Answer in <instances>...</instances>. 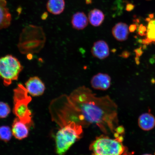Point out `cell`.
<instances>
[{
  "label": "cell",
  "instance_id": "obj_1",
  "mask_svg": "<svg viewBox=\"0 0 155 155\" xmlns=\"http://www.w3.org/2000/svg\"><path fill=\"white\" fill-rule=\"evenodd\" d=\"M57 110L65 124L73 121L83 128L95 125L106 134L115 133L119 125L115 102L108 96H97L85 86L75 89L69 96L58 97Z\"/></svg>",
  "mask_w": 155,
  "mask_h": 155
},
{
  "label": "cell",
  "instance_id": "obj_2",
  "mask_svg": "<svg viewBox=\"0 0 155 155\" xmlns=\"http://www.w3.org/2000/svg\"><path fill=\"white\" fill-rule=\"evenodd\" d=\"M82 126L71 122L60 128L55 137L56 152L58 155H64L75 141L82 137Z\"/></svg>",
  "mask_w": 155,
  "mask_h": 155
},
{
  "label": "cell",
  "instance_id": "obj_3",
  "mask_svg": "<svg viewBox=\"0 0 155 155\" xmlns=\"http://www.w3.org/2000/svg\"><path fill=\"white\" fill-rule=\"evenodd\" d=\"M13 111L17 118L29 127L34 125L31 111L28 107L32 98L28 95L26 89L22 84H19L13 91Z\"/></svg>",
  "mask_w": 155,
  "mask_h": 155
},
{
  "label": "cell",
  "instance_id": "obj_4",
  "mask_svg": "<svg viewBox=\"0 0 155 155\" xmlns=\"http://www.w3.org/2000/svg\"><path fill=\"white\" fill-rule=\"evenodd\" d=\"M123 137L111 139L106 136L97 137L90 146V150L96 155H122L127 151L122 141Z\"/></svg>",
  "mask_w": 155,
  "mask_h": 155
},
{
  "label": "cell",
  "instance_id": "obj_5",
  "mask_svg": "<svg viewBox=\"0 0 155 155\" xmlns=\"http://www.w3.org/2000/svg\"><path fill=\"white\" fill-rule=\"evenodd\" d=\"M23 67L16 58L8 55L0 58V78L4 85L8 86L13 81L18 80Z\"/></svg>",
  "mask_w": 155,
  "mask_h": 155
},
{
  "label": "cell",
  "instance_id": "obj_6",
  "mask_svg": "<svg viewBox=\"0 0 155 155\" xmlns=\"http://www.w3.org/2000/svg\"><path fill=\"white\" fill-rule=\"evenodd\" d=\"M25 88L31 95L39 96L43 94L45 90L44 83L37 76L31 77L25 83Z\"/></svg>",
  "mask_w": 155,
  "mask_h": 155
},
{
  "label": "cell",
  "instance_id": "obj_7",
  "mask_svg": "<svg viewBox=\"0 0 155 155\" xmlns=\"http://www.w3.org/2000/svg\"><path fill=\"white\" fill-rule=\"evenodd\" d=\"M111 77L106 73H97L93 76L91 80V86L96 90H107L111 86Z\"/></svg>",
  "mask_w": 155,
  "mask_h": 155
},
{
  "label": "cell",
  "instance_id": "obj_8",
  "mask_svg": "<svg viewBox=\"0 0 155 155\" xmlns=\"http://www.w3.org/2000/svg\"><path fill=\"white\" fill-rule=\"evenodd\" d=\"M91 53L94 58L100 60L106 59L109 55L110 49L107 43L104 40L94 42L91 49Z\"/></svg>",
  "mask_w": 155,
  "mask_h": 155
},
{
  "label": "cell",
  "instance_id": "obj_9",
  "mask_svg": "<svg viewBox=\"0 0 155 155\" xmlns=\"http://www.w3.org/2000/svg\"><path fill=\"white\" fill-rule=\"evenodd\" d=\"M30 127L18 118H15L12 125V135L15 138L19 140L26 138L28 136Z\"/></svg>",
  "mask_w": 155,
  "mask_h": 155
},
{
  "label": "cell",
  "instance_id": "obj_10",
  "mask_svg": "<svg viewBox=\"0 0 155 155\" xmlns=\"http://www.w3.org/2000/svg\"><path fill=\"white\" fill-rule=\"evenodd\" d=\"M11 21L12 15L7 7L6 0H0V30L8 28Z\"/></svg>",
  "mask_w": 155,
  "mask_h": 155
},
{
  "label": "cell",
  "instance_id": "obj_11",
  "mask_svg": "<svg viewBox=\"0 0 155 155\" xmlns=\"http://www.w3.org/2000/svg\"><path fill=\"white\" fill-rule=\"evenodd\" d=\"M139 127L143 130L150 131L155 127V118L150 113L141 114L138 119Z\"/></svg>",
  "mask_w": 155,
  "mask_h": 155
},
{
  "label": "cell",
  "instance_id": "obj_12",
  "mask_svg": "<svg viewBox=\"0 0 155 155\" xmlns=\"http://www.w3.org/2000/svg\"><path fill=\"white\" fill-rule=\"evenodd\" d=\"M88 24V19L83 12H77L73 15L71 24L75 30H81L86 28Z\"/></svg>",
  "mask_w": 155,
  "mask_h": 155
},
{
  "label": "cell",
  "instance_id": "obj_13",
  "mask_svg": "<svg viewBox=\"0 0 155 155\" xmlns=\"http://www.w3.org/2000/svg\"><path fill=\"white\" fill-rule=\"evenodd\" d=\"M112 32L116 40L120 41H124L128 37V27L125 23H118L112 28Z\"/></svg>",
  "mask_w": 155,
  "mask_h": 155
},
{
  "label": "cell",
  "instance_id": "obj_14",
  "mask_svg": "<svg viewBox=\"0 0 155 155\" xmlns=\"http://www.w3.org/2000/svg\"><path fill=\"white\" fill-rule=\"evenodd\" d=\"M65 7L64 0H48L46 8L50 13L59 15L63 12Z\"/></svg>",
  "mask_w": 155,
  "mask_h": 155
},
{
  "label": "cell",
  "instance_id": "obj_15",
  "mask_svg": "<svg viewBox=\"0 0 155 155\" xmlns=\"http://www.w3.org/2000/svg\"><path fill=\"white\" fill-rule=\"evenodd\" d=\"M88 18L89 22L92 26L97 27L100 26L103 22L104 15L100 10L94 8L89 12Z\"/></svg>",
  "mask_w": 155,
  "mask_h": 155
},
{
  "label": "cell",
  "instance_id": "obj_16",
  "mask_svg": "<svg viewBox=\"0 0 155 155\" xmlns=\"http://www.w3.org/2000/svg\"><path fill=\"white\" fill-rule=\"evenodd\" d=\"M12 135V131L8 126L3 125L0 127V140L5 142H8Z\"/></svg>",
  "mask_w": 155,
  "mask_h": 155
},
{
  "label": "cell",
  "instance_id": "obj_17",
  "mask_svg": "<svg viewBox=\"0 0 155 155\" xmlns=\"http://www.w3.org/2000/svg\"><path fill=\"white\" fill-rule=\"evenodd\" d=\"M147 31L146 39L148 44L155 42V20H151L149 22Z\"/></svg>",
  "mask_w": 155,
  "mask_h": 155
},
{
  "label": "cell",
  "instance_id": "obj_18",
  "mask_svg": "<svg viewBox=\"0 0 155 155\" xmlns=\"http://www.w3.org/2000/svg\"><path fill=\"white\" fill-rule=\"evenodd\" d=\"M11 112V108L7 103L0 102V119L7 117Z\"/></svg>",
  "mask_w": 155,
  "mask_h": 155
},
{
  "label": "cell",
  "instance_id": "obj_19",
  "mask_svg": "<svg viewBox=\"0 0 155 155\" xmlns=\"http://www.w3.org/2000/svg\"><path fill=\"white\" fill-rule=\"evenodd\" d=\"M134 51L135 52L137 56L139 57H141V56L142 55L143 53V52L142 50V47H141V46L139 48L135 49L134 50Z\"/></svg>",
  "mask_w": 155,
  "mask_h": 155
},
{
  "label": "cell",
  "instance_id": "obj_20",
  "mask_svg": "<svg viewBox=\"0 0 155 155\" xmlns=\"http://www.w3.org/2000/svg\"><path fill=\"white\" fill-rule=\"evenodd\" d=\"M135 5L131 3H128L126 5V10L128 12H130L134 9Z\"/></svg>",
  "mask_w": 155,
  "mask_h": 155
},
{
  "label": "cell",
  "instance_id": "obj_21",
  "mask_svg": "<svg viewBox=\"0 0 155 155\" xmlns=\"http://www.w3.org/2000/svg\"><path fill=\"white\" fill-rule=\"evenodd\" d=\"M130 55V52L127 51H124L122 53L121 55H120V57L127 59V58H128L129 57Z\"/></svg>",
  "mask_w": 155,
  "mask_h": 155
},
{
  "label": "cell",
  "instance_id": "obj_22",
  "mask_svg": "<svg viewBox=\"0 0 155 155\" xmlns=\"http://www.w3.org/2000/svg\"><path fill=\"white\" fill-rule=\"evenodd\" d=\"M137 25L135 24H132L130 25L129 27V31L130 32H134L136 30Z\"/></svg>",
  "mask_w": 155,
  "mask_h": 155
},
{
  "label": "cell",
  "instance_id": "obj_23",
  "mask_svg": "<svg viewBox=\"0 0 155 155\" xmlns=\"http://www.w3.org/2000/svg\"><path fill=\"white\" fill-rule=\"evenodd\" d=\"M138 30H141L142 31L145 32L147 31V29L146 27L143 26V24H141L139 26Z\"/></svg>",
  "mask_w": 155,
  "mask_h": 155
},
{
  "label": "cell",
  "instance_id": "obj_24",
  "mask_svg": "<svg viewBox=\"0 0 155 155\" xmlns=\"http://www.w3.org/2000/svg\"><path fill=\"white\" fill-rule=\"evenodd\" d=\"M135 61L136 63L138 65L140 64V61H139V57H137V56H136L135 58Z\"/></svg>",
  "mask_w": 155,
  "mask_h": 155
},
{
  "label": "cell",
  "instance_id": "obj_25",
  "mask_svg": "<svg viewBox=\"0 0 155 155\" xmlns=\"http://www.w3.org/2000/svg\"><path fill=\"white\" fill-rule=\"evenodd\" d=\"M138 34L141 36L146 35V34L145 32H143L141 30H138Z\"/></svg>",
  "mask_w": 155,
  "mask_h": 155
},
{
  "label": "cell",
  "instance_id": "obj_26",
  "mask_svg": "<svg viewBox=\"0 0 155 155\" xmlns=\"http://www.w3.org/2000/svg\"><path fill=\"white\" fill-rule=\"evenodd\" d=\"M142 44L144 45L149 44L147 42L146 39H142Z\"/></svg>",
  "mask_w": 155,
  "mask_h": 155
},
{
  "label": "cell",
  "instance_id": "obj_27",
  "mask_svg": "<svg viewBox=\"0 0 155 155\" xmlns=\"http://www.w3.org/2000/svg\"><path fill=\"white\" fill-rule=\"evenodd\" d=\"M122 155H133L132 154H131V153L128 152L126 151L124 154H122Z\"/></svg>",
  "mask_w": 155,
  "mask_h": 155
},
{
  "label": "cell",
  "instance_id": "obj_28",
  "mask_svg": "<svg viewBox=\"0 0 155 155\" xmlns=\"http://www.w3.org/2000/svg\"><path fill=\"white\" fill-rule=\"evenodd\" d=\"M147 48V45H143V47H142V48L143 50H145V49H146Z\"/></svg>",
  "mask_w": 155,
  "mask_h": 155
},
{
  "label": "cell",
  "instance_id": "obj_29",
  "mask_svg": "<svg viewBox=\"0 0 155 155\" xmlns=\"http://www.w3.org/2000/svg\"><path fill=\"white\" fill-rule=\"evenodd\" d=\"M149 17H150V18L152 19V18H153V17H154V15L153 14H150V15H149Z\"/></svg>",
  "mask_w": 155,
  "mask_h": 155
},
{
  "label": "cell",
  "instance_id": "obj_30",
  "mask_svg": "<svg viewBox=\"0 0 155 155\" xmlns=\"http://www.w3.org/2000/svg\"><path fill=\"white\" fill-rule=\"evenodd\" d=\"M146 21H148V22H150L151 21L150 18H147L146 19Z\"/></svg>",
  "mask_w": 155,
  "mask_h": 155
},
{
  "label": "cell",
  "instance_id": "obj_31",
  "mask_svg": "<svg viewBox=\"0 0 155 155\" xmlns=\"http://www.w3.org/2000/svg\"><path fill=\"white\" fill-rule=\"evenodd\" d=\"M151 82L152 83H155V80L154 79H152V81H151Z\"/></svg>",
  "mask_w": 155,
  "mask_h": 155
},
{
  "label": "cell",
  "instance_id": "obj_32",
  "mask_svg": "<svg viewBox=\"0 0 155 155\" xmlns=\"http://www.w3.org/2000/svg\"><path fill=\"white\" fill-rule=\"evenodd\" d=\"M142 39H139L138 40V42L139 43H142Z\"/></svg>",
  "mask_w": 155,
  "mask_h": 155
},
{
  "label": "cell",
  "instance_id": "obj_33",
  "mask_svg": "<svg viewBox=\"0 0 155 155\" xmlns=\"http://www.w3.org/2000/svg\"><path fill=\"white\" fill-rule=\"evenodd\" d=\"M152 155L150 154H144V155Z\"/></svg>",
  "mask_w": 155,
  "mask_h": 155
},
{
  "label": "cell",
  "instance_id": "obj_34",
  "mask_svg": "<svg viewBox=\"0 0 155 155\" xmlns=\"http://www.w3.org/2000/svg\"><path fill=\"white\" fill-rule=\"evenodd\" d=\"M91 155H95L94 154V153H92V154Z\"/></svg>",
  "mask_w": 155,
  "mask_h": 155
}]
</instances>
